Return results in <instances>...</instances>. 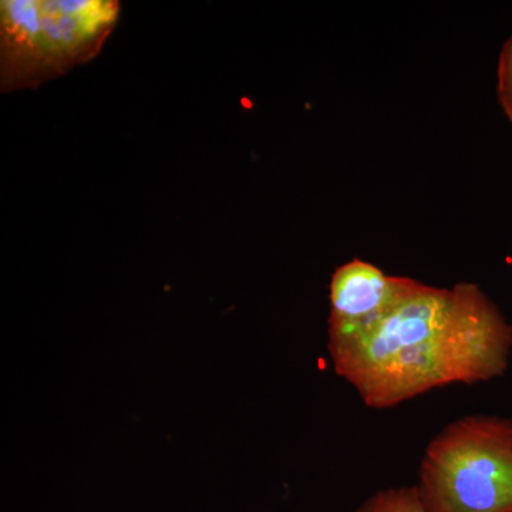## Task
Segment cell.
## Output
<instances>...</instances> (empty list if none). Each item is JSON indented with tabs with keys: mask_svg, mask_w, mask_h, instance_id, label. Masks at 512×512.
I'll use <instances>...</instances> for the list:
<instances>
[{
	"mask_svg": "<svg viewBox=\"0 0 512 512\" xmlns=\"http://www.w3.org/2000/svg\"><path fill=\"white\" fill-rule=\"evenodd\" d=\"M511 346V326L477 285L440 289L410 278L375 322L329 338L336 373L375 409L446 384L493 379Z\"/></svg>",
	"mask_w": 512,
	"mask_h": 512,
	"instance_id": "obj_1",
	"label": "cell"
},
{
	"mask_svg": "<svg viewBox=\"0 0 512 512\" xmlns=\"http://www.w3.org/2000/svg\"><path fill=\"white\" fill-rule=\"evenodd\" d=\"M120 10L116 0H2V92L35 89L94 59Z\"/></svg>",
	"mask_w": 512,
	"mask_h": 512,
	"instance_id": "obj_2",
	"label": "cell"
},
{
	"mask_svg": "<svg viewBox=\"0 0 512 512\" xmlns=\"http://www.w3.org/2000/svg\"><path fill=\"white\" fill-rule=\"evenodd\" d=\"M417 490L429 512H512V421L466 417L441 431Z\"/></svg>",
	"mask_w": 512,
	"mask_h": 512,
	"instance_id": "obj_3",
	"label": "cell"
},
{
	"mask_svg": "<svg viewBox=\"0 0 512 512\" xmlns=\"http://www.w3.org/2000/svg\"><path fill=\"white\" fill-rule=\"evenodd\" d=\"M402 282L360 259L336 269L330 282L329 338L350 335L375 322L397 298Z\"/></svg>",
	"mask_w": 512,
	"mask_h": 512,
	"instance_id": "obj_4",
	"label": "cell"
},
{
	"mask_svg": "<svg viewBox=\"0 0 512 512\" xmlns=\"http://www.w3.org/2000/svg\"><path fill=\"white\" fill-rule=\"evenodd\" d=\"M359 512H429L424 507L417 487L396 488L377 494Z\"/></svg>",
	"mask_w": 512,
	"mask_h": 512,
	"instance_id": "obj_5",
	"label": "cell"
},
{
	"mask_svg": "<svg viewBox=\"0 0 512 512\" xmlns=\"http://www.w3.org/2000/svg\"><path fill=\"white\" fill-rule=\"evenodd\" d=\"M498 96L501 106L512 121V36L505 43L498 64Z\"/></svg>",
	"mask_w": 512,
	"mask_h": 512,
	"instance_id": "obj_6",
	"label": "cell"
}]
</instances>
